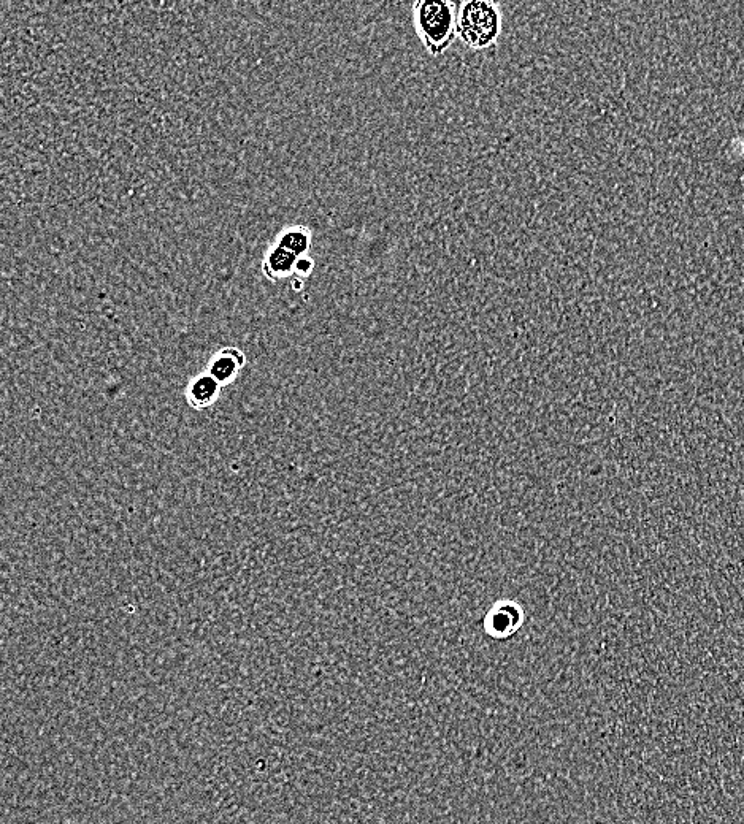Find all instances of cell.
I'll return each instance as SVG.
<instances>
[{
  "instance_id": "obj_1",
  "label": "cell",
  "mask_w": 744,
  "mask_h": 824,
  "mask_svg": "<svg viewBox=\"0 0 744 824\" xmlns=\"http://www.w3.org/2000/svg\"><path fill=\"white\" fill-rule=\"evenodd\" d=\"M459 4L453 0H416L413 24L424 50L438 58L457 40Z\"/></svg>"
},
{
  "instance_id": "obj_6",
  "label": "cell",
  "mask_w": 744,
  "mask_h": 824,
  "mask_svg": "<svg viewBox=\"0 0 744 824\" xmlns=\"http://www.w3.org/2000/svg\"><path fill=\"white\" fill-rule=\"evenodd\" d=\"M278 246L288 249L297 257H303L310 251L311 233L305 227H292V229L284 230L278 238Z\"/></svg>"
},
{
  "instance_id": "obj_5",
  "label": "cell",
  "mask_w": 744,
  "mask_h": 824,
  "mask_svg": "<svg viewBox=\"0 0 744 824\" xmlns=\"http://www.w3.org/2000/svg\"><path fill=\"white\" fill-rule=\"evenodd\" d=\"M299 257L292 254L288 249L281 248L275 245L270 249L269 254L265 256L264 271L265 275L270 279H280L284 276L291 275L292 271H296Z\"/></svg>"
},
{
  "instance_id": "obj_4",
  "label": "cell",
  "mask_w": 744,
  "mask_h": 824,
  "mask_svg": "<svg viewBox=\"0 0 744 824\" xmlns=\"http://www.w3.org/2000/svg\"><path fill=\"white\" fill-rule=\"evenodd\" d=\"M245 363V354L240 349L224 348L211 357L207 373L211 374L221 386H229V384H234L238 374L245 367Z\"/></svg>"
},
{
  "instance_id": "obj_3",
  "label": "cell",
  "mask_w": 744,
  "mask_h": 824,
  "mask_svg": "<svg viewBox=\"0 0 744 824\" xmlns=\"http://www.w3.org/2000/svg\"><path fill=\"white\" fill-rule=\"evenodd\" d=\"M221 390L223 386L211 374L204 371L189 379L185 390L186 403L189 408L196 409V411H207L211 406L216 405V401L221 397Z\"/></svg>"
},
{
  "instance_id": "obj_2",
  "label": "cell",
  "mask_w": 744,
  "mask_h": 824,
  "mask_svg": "<svg viewBox=\"0 0 744 824\" xmlns=\"http://www.w3.org/2000/svg\"><path fill=\"white\" fill-rule=\"evenodd\" d=\"M502 31V7L494 0H465L459 4L457 39L468 50H489L497 45Z\"/></svg>"
},
{
  "instance_id": "obj_7",
  "label": "cell",
  "mask_w": 744,
  "mask_h": 824,
  "mask_svg": "<svg viewBox=\"0 0 744 824\" xmlns=\"http://www.w3.org/2000/svg\"><path fill=\"white\" fill-rule=\"evenodd\" d=\"M313 260L308 259V257H300L299 262H297L296 271L300 273V275H310L311 270H313Z\"/></svg>"
}]
</instances>
